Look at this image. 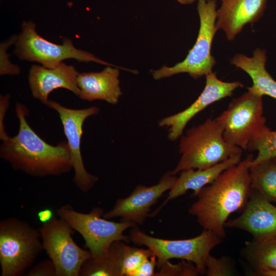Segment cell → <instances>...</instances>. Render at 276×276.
<instances>
[{
	"label": "cell",
	"mask_w": 276,
	"mask_h": 276,
	"mask_svg": "<svg viewBox=\"0 0 276 276\" xmlns=\"http://www.w3.org/2000/svg\"><path fill=\"white\" fill-rule=\"evenodd\" d=\"M250 188L276 202V164L272 159L264 160L250 168Z\"/></svg>",
	"instance_id": "22"
},
{
	"label": "cell",
	"mask_w": 276,
	"mask_h": 276,
	"mask_svg": "<svg viewBox=\"0 0 276 276\" xmlns=\"http://www.w3.org/2000/svg\"><path fill=\"white\" fill-rule=\"evenodd\" d=\"M79 73L72 65L61 62L54 68L33 65L29 73V83L33 97L44 105L49 104V94L54 90L64 88L78 96Z\"/></svg>",
	"instance_id": "16"
},
{
	"label": "cell",
	"mask_w": 276,
	"mask_h": 276,
	"mask_svg": "<svg viewBox=\"0 0 276 276\" xmlns=\"http://www.w3.org/2000/svg\"><path fill=\"white\" fill-rule=\"evenodd\" d=\"M217 0H197V10L200 27L196 42L185 59L173 66L164 65L151 70L155 80H160L180 73H188L194 79L212 72L216 62L211 54L214 37L218 31L216 26Z\"/></svg>",
	"instance_id": "4"
},
{
	"label": "cell",
	"mask_w": 276,
	"mask_h": 276,
	"mask_svg": "<svg viewBox=\"0 0 276 276\" xmlns=\"http://www.w3.org/2000/svg\"><path fill=\"white\" fill-rule=\"evenodd\" d=\"M252 155L224 170L212 183L196 195L189 209L199 225L223 239L225 223L232 213L244 210L250 192V168Z\"/></svg>",
	"instance_id": "1"
},
{
	"label": "cell",
	"mask_w": 276,
	"mask_h": 276,
	"mask_svg": "<svg viewBox=\"0 0 276 276\" xmlns=\"http://www.w3.org/2000/svg\"><path fill=\"white\" fill-rule=\"evenodd\" d=\"M17 36H13L9 39L1 43L0 45V74L1 75H15L19 74L20 69L17 65L12 63L9 60L10 55L7 53L8 48L15 43Z\"/></svg>",
	"instance_id": "27"
},
{
	"label": "cell",
	"mask_w": 276,
	"mask_h": 276,
	"mask_svg": "<svg viewBox=\"0 0 276 276\" xmlns=\"http://www.w3.org/2000/svg\"><path fill=\"white\" fill-rule=\"evenodd\" d=\"M43 249L53 262L56 276H78L85 261L91 257L89 250L74 241V229L55 216L39 229Z\"/></svg>",
	"instance_id": "10"
},
{
	"label": "cell",
	"mask_w": 276,
	"mask_h": 276,
	"mask_svg": "<svg viewBox=\"0 0 276 276\" xmlns=\"http://www.w3.org/2000/svg\"><path fill=\"white\" fill-rule=\"evenodd\" d=\"M157 266V259L153 255L145 260L137 268L133 276H153L155 275V268Z\"/></svg>",
	"instance_id": "29"
},
{
	"label": "cell",
	"mask_w": 276,
	"mask_h": 276,
	"mask_svg": "<svg viewBox=\"0 0 276 276\" xmlns=\"http://www.w3.org/2000/svg\"><path fill=\"white\" fill-rule=\"evenodd\" d=\"M57 213L60 218L82 236L91 258L94 259L104 255L116 241L128 243L129 237L123 233L128 228L135 227L136 224L130 221L116 222L108 220L102 217L103 211L100 208H94L88 213H82L65 205L59 208Z\"/></svg>",
	"instance_id": "6"
},
{
	"label": "cell",
	"mask_w": 276,
	"mask_h": 276,
	"mask_svg": "<svg viewBox=\"0 0 276 276\" xmlns=\"http://www.w3.org/2000/svg\"><path fill=\"white\" fill-rule=\"evenodd\" d=\"M205 77V85L203 91L190 106L158 122L159 126L168 128V137L169 140L176 141L181 136L189 122L206 107L232 96L236 89L244 86L240 81H222L217 77L216 72H211Z\"/></svg>",
	"instance_id": "12"
},
{
	"label": "cell",
	"mask_w": 276,
	"mask_h": 276,
	"mask_svg": "<svg viewBox=\"0 0 276 276\" xmlns=\"http://www.w3.org/2000/svg\"><path fill=\"white\" fill-rule=\"evenodd\" d=\"M19 121L17 134L2 141L0 155L15 170L34 176H56L72 169L67 142L50 145L29 125L26 107L17 103L15 107Z\"/></svg>",
	"instance_id": "2"
},
{
	"label": "cell",
	"mask_w": 276,
	"mask_h": 276,
	"mask_svg": "<svg viewBox=\"0 0 276 276\" xmlns=\"http://www.w3.org/2000/svg\"><path fill=\"white\" fill-rule=\"evenodd\" d=\"M48 106L57 111L61 120L67 140L72 169L74 170V183L81 191L87 192L98 180V178L87 172L83 162L81 152L83 125L87 118L98 113L100 109L96 106L72 109L52 100H49Z\"/></svg>",
	"instance_id": "11"
},
{
	"label": "cell",
	"mask_w": 276,
	"mask_h": 276,
	"mask_svg": "<svg viewBox=\"0 0 276 276\" xmlns=\"http://www.w3.org/2000/svg\"><path fill=\"white\" fill-rule=\"evenodd\" d=\"M54 216L53 211L50 209H45L37 213V217L43 224L51 220Z\"/></svg>",
	"instance_id": "31"
},
{
	"label": "cell",
	"mask_w": 276,
	"mask_h": 276,
	"mask_svg": "<svg viewBox=\"0 0 276 276\" xmlns=\"http://www.w3.org/2000/svg\"><path fill=\"white\" fill-rule=\"evenodd\" d=\"M182 260L178 264H172L169 261L164 264L160 270L155 275H197L199 274L196 266L191 262Z\"/></svg>",
	"instance_id": "26"
},
{
	"label": "cell",
	"mask_w": 276,
	"mask_h": 276,
	"mask_svg": "<svg viewBox=\"0 0 276 276\" xmlns=\"http://www.w3.org/2000/svg\"><path fill=\"white\" fill-rule=\"evenodd\" d=\"M28 276H56L55 266L51 260H43L32 267L27 273Z\"/></svg>",
	"instance_id": "28"
},
{
	"label": "cell",
	"mask_w": 276,
	"mask_h": 276,
	"mask_svg": "<svg viewBox=\"0 0 276 276\" xmlns=\"http://www.w3.org/2000/svg\"><path fill=\"white\" fill-rule=\"evenodd\" d=\"M217 10L216 26L225 33L227 39L233 41L243 28L252 27L263 15L267 0H220Z\"/></svg>",
	"instance_id": "15"
},
{
	"label": "cell",
	"mask_w": 276,
	"mask_h": 276,
	"mask_svg": "<svg viewBox=\"0 0 276 276\" xmlns=\"http://www.w3.org/2000/svg\"><path fill=\"white\" fill-rule=\"evenodd\" d=\"M205 265V274L207 276H231L235 274L233 262L226 256L216 258L210 254L206 259Z\"/></svg>",
	"instance_id": "25"
},
{
	"label": "cell",
	"mask_w": 276,
	"mask_h": 276,
	"mask_svg": "<svg viewBox=\"0 0 276 276\" xmlns=\"http://www.w3.org/2000/svg\"><path fill=\"white\" fill-rule=\"evenodd\" d=\"M266 51L256 48L252 57L237 54L230 60L236 67L246 73L251 79L252 84L247 87V90L261 96H268L276 100V80L267 71Z\"/></svg>",
	"instance_id": "19"
},
{
	"label": "cell",
	"mask_w": 276,
	"mask_h": 276,
	"mask_svg": "<svg viewBox=\"0 0 276 276\" xmlns=\"http://www.w3.org/2000/svg\"><path fill=\"white\" fill-rule=\"evenodd\" d=\"M178 3L183 5L192 4L197 0H177Z\"/></svg>",
	"instance_id": "33"
},
{
	"label": "cell",
	"mask_w": 276,
	"mask_h": 276,
	"mask_svg": "<svg viewBox=\"0 0 276 276\" xmlns=\"http://www.w3.org/2000/svg\"><path fill=\"white\" fill-rule=\"evenodd\" d=\"M15 44L14 53L20 59L36 62L47 68L55 67L63 60L69 59L116 66L89 52L77 49L70 39L63 38L61 44L46 40L37 33L36 25L32 20L22 23L21 32Z\"/></svg>",
	"instance_id": "9"
},
{
	"label": "cell",
	"mask_w": 276,
	"mask_h": 276,
	"mask_svg": "<svg viewBox=\"0 0 276 276\" xmlns=\"http://www.w3.org/2000/svg\"><path fill=\"white\" fill-rule=\"evenodd\" d=\"M43 249L41 236L27 223L11 218L0 223V264L2 276L23 274Z\"/></svg>",
	"instance_id": "5"
},
{
	"label": "cell",
	"mask_w": 276,
	"mask_h": 276,
	"mask_svg": "<svg viewBox=\"0 0 276 276\" xmlns=\"http://www.w3.org/2000/svg\"><path fill=\"white\" fill-rule=\"evenodd\" d=\"M223 127L216 118L189 129L179 144L180 159L171 171L175 175L187 169H203L220 163L231 156L242 154V149L226 142Z\"/></svg>",
	"instance_id": "3"
},
{
	"label": "cell",
	"mask_w": 276,
	"mask_h": 276,
	"mask_svg": "<svg viewBox=\"0 0 276 276\" xmlns=\"http://www.w3.org/2000/svg\"><path fill=\"white\" fill-rule=\"evenodd\" d=\"M247 150L258 151L257 156L253 159L250 167L275 157L276 131H272L269 128L258 138L251 141L248 144Z\"/></svg>",
	"instance_id": "23"
},
{
	"label": "cell",
	"mask_w": 276,
	"mask_h": 276,
	"mask_svg": "<svg viewBox=\"0 0 276 276\" xmlns=\"http://www.w3.org/2000/svg\"><path fill=\"white\" fill-rule=\"evenodd\" d=\"M129 240L151 249L156 257L158 268L170 259H181L192 262L199 274H203L205 273L207 257L223 239L211 231L204 229L199 235L192 238L164 239L149 236L134 227L130 231Z\"/></svg>",
	"instance_id": "8"
},
{
	"label": "cell",
	"mask_w": 276,
	"mask_h": 276,
	"mask_svg": "<svg viewBox=\"0 0 276 276\" xmlns=\"http://www.w3.org/2000/svg\"><path fill=\"white\" fill-rule=\"evenodd\" d=\"M272 159L273 160V161L274 162V163L276 164V157L272 158Z\"/></svg>",
	"instance_id": "34"
},
{
	"label": "cell",
	"mask_w": 276,
	"mask_h": 276,
	"mask_svg": "<svg viewBox=\"0 0 276 276\" xmlns=\"http://www.w3.org/2000/svg\"><path fill=\"white\" fill-rule=\"evenodd\" d=\"M241 254L253 271L276 269V237L246 241Z\"/></svg>",
	"instance_id": "21"
},
{
	"label": "cell",
	"mask_w": 276,
	"mask_h": 276,
	"mask_svg": "<svg viewBox=\"0 0 276 276\" xmlns=\"http://www.w3.org/2000/svg\"><path fill=\"white\" fill-rule=\"evenodd\" d=\"M252 275L255 276H276V269H266L252 271Z\"/></svg>",
	"instance_id": "32"
},
{
	"label": "cell",
	"mask_w": 276,
	"mask_h": 276,
	"mask_svg": "<svg viewBox=\"0 0 276 276\" xmlns=\"http://www.w3.org/2000/svg\"><path fill=\"white\" fill-rule=\"evenodd\" d=\"M263 97L249 91L234 98L217 120L228 144L247 150L248 144L269 129L263 116Z\"/></svg>",
	"instance_id": "7"
},
{
	"label": "cell",
	"mask_w": 276,
	"mask_h": 276,
	"mask_svg": "<svg viewBox=\"0 0 276 276\" xmlns=\"http://www.w3.org/2000/svg\"><path fill=\"white\" fill-rule=\"evenodd\" d=\"M123 243L113 242L107 252L98 259L90 258L83 264L81 276H122V260Z\"/></svg>",
	"instance_id": "20"
},
{
	"label": "cell",
	"mask_w": 276,
	"mask_h": 276,
	"mask_svg": "<svg viewBox=\"0 0 276 276\" xmlns=\"http://www.w3.org/2000/svg\"><path fill=\"white\" fill-rule=\"evenodd\" d=\"M174 175L168 172L155 185H138L129 196L119 199L113 208L103 217L107 219L120 217L122 221L142 224L149 216L150 208L175 184L177 177Z\"/></svg>",
	"instance_id": "13"
},
{
	"label": "cell",
	"mask_w": 276,
	"mask_h": 276,
	"mask_svg": "<svg viewBox=\"0 0 276 276\" xmlns=\"http://www.w3.org/2000/svg\"><path fill=\"white\" fill-rule=\"evenodd\" d=\"M9 95L1 96L0 97V139L4 141L9 137L5 131L4 120L9 104Z\"/></svg>",
	"instance_id": "30"
},
{
	"label": "cell",
	"mask_w": 276,
	"mask_h": 276,
	"mask_svg": "<svg viewBox=\"0 0 276 276\" xmlns=\"http://www.w3.org/2000/svg\"><path fill=\"white\" fill-rule=\"evenodd\" d=\"M108 65L99 72L79 73L77 78L79 97L85 101L103 100L116 104L122 92L120 86L119 70Z\"/></svg>",
	"instance_id": "17"
},
{
	"label": "cell",
	"mask_w": 276,
	"mask_h": 276,
	"mask_svg": "<svg viewBox=\"0 0 276 276\" xmlns=\"http://www.w3.org/2000/svg\"><path fill=\"white\" fill-rule=\"evenodd\" d=\"M153 255L152 251L148 248H138L127 246L123 243L122 260V276H133L135 270L142 263Z\"/></svg>",
	"instance_id": "24"
},
{
	"label": "cell",
	"mask_w": 276,
	"mask_h": 276,
	"mask_svg": "<svg viewBox=\"0 0 276 276\" xmlns=\"http://www.w3.org/2000/svg\"><path fill=\"white\" fill-rule=\"evenodd\" d=\"M225 227L245 231L256 240L276 237V206L262 193L251 189L241 215L227 220Z\"/></svg>",
	"instance_id": "14"
},
{
	"label": "cell",
	"mask_w": 276,
	"mask_h": 276,
	"mask_svg": "<svg viewBox=\"0 0 276 276\" xmlns=\"http://www.w3.org/2000/svg\"><path fill=\"white\" fill-rule=\"evenodd\" d=\"M241 155L242 154L234 155L220 163L207 168L190 169L180 172L179 176L177 177L175 184L170 190L165 201L158 209L150 214V216H154L169 201L186 194L189 190L193 191L192 196H196L202 188L212 183L224 170L238 164L241 160Z\"/></svg>",
	"instance_id": "18"
}]
</instances>
